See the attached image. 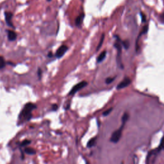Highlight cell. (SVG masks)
<instances>
[{"instance_id":"6da1fadb","label":"cell","mask_w":164,"mask_h":164,"mask_svg":"<svg viewBox=\"0 0 164 164\" xmlns=\"http://www.w3.org/2000/svg\"><path fill=\"white\" fill-rule=\"evenodd\" d=\"M36 108V105L34 103H29L26 104V105L25 106L23 110L21 112L19 117L20 118H23V119H26L27 121L29 120L32 117V114H31L32 111L34 110V109H35Z\"/></svg>"},{"instance_id":"7a4b0ae2","label":"cell","mask_w":164,"mask_h":164,"mask_svg":"<svg viewBox=\"0 0 164 164\" xmlns=\"http://www.w3.org/2000/svg\"><path fill=\"white\" fill-rule=\"evenodd\" d=\"M124 127L123 124H122V126H121V128H119V130L115 131L113 133L112 137L110 138V141L113 142V143H117L119 141V140L121 139V137L122 136V128Z\"/></svg>"},{"instance_id":"3957f363","label":"cell","mask_w":164,"mask_h":164,"mask_svg":"<svg viewBox=\"0 0 164 164\" xmlns=\"http://www.w3.org/2000/svg\"><path fill=\"white\" fill-rule=\"evenodd\" d=\"M87 85V82L85 81H82L81 82H80L78 84H76V85L74 86L72 88L71 90L70 91L69 95H74V94H76L78 91H79L80 90H81V88H83V87H85Z\"/></svg>"},{"instance_id":"277c9868","label":"cell","mask_w":164,"mask_h":164,"mask_svg":"<svg viewBox=\"0 0 164 164\" xmlns=\"http://www.w3.org/2000/svg\"><path fill=\"white\" fill-rule=\"evenodd\" d=\"M67 50H68V47L67 46H65V45L61 46L60 47H59V49L57 50V51H56L55 55H56V56L57 57V58L60 59V58H61L62 56H63V55H64V54H65V53L67 52Z\"/></svg>"},{"instance_id":"5b68a950","label":"cell","mask_w":164,"mask_h":164,"mask_svg":"<svg viewBox=\"0 0 164 164\" xmlns=\"http://www.w3.org/2000/svg\"><path fill=\"white\" fill-rule=\"evenodd\" d=\"M131 83V80L129 78H126L123 81H121V83H119V85H117V88L118 90H120V89H122V88H124L128 87L130 84Z\"/></svg>"},{"instance_id":"8992f818","label":"cell","mask_w":164,"mask_h":164,"mask_svg":"<svg viewBox=\"0 0 164 164\" xmlns=\"http://www.w3.org/2000/svg\"><path fill=\"white\" fill-rule=\"evenodd\" d=\"M5 20H6L7 25H8L9 26H10V27H13V24L12 23V16H13V14H12L11 12H5Z\"/></svg>"},{"instance_id":"52a82bcc","label":"cell","mask_w":164,"mask_h":164,"mask_svg":"<svg viewBox=\"0 0 164 164\" xmlns=\"http://www.w3.org/2000/svg\"><path fill=\"white\" fill-rule=\"evenodd\" d=\"M8 38L10 41H15L17 38V34L12 30H8Z\"/></svg>"},{"instance_id":"ba28073f","label":"cell","mask_w":164,"mask_h":164,"mask_svg":"<svg viewBox=\"0 0 164 164\" xmlns=\"http://www.w3.org/2000/svg\"><path fill=\"white\" fill-rule=\"evenodd\" d=\"M83 18H84V14H82L77 17V18L75 20V24L77 26H80L81 25V23L83 22Z\"/></svg>"},{"instance_id":"9c48e42d","label":"cell","mask_w":164,"mask_h":164,"mask_svg":"<svg viewBox=\"0 0 164 164\" xmlns=\"http://www.w3.org/2000/svg\"><path fill=\"white\" fill-rule=\"evenodd\" d=\"M106 55V51H104L102 52L101 54L99 55V56L97 57V62H101L105 58Z\"/></svg>"},{"instance_id":"30bf717a","label":"cell","mask_w":164,"mask_h":164,"mask_svg":"<svg viewBox=\"0 0 164 164\" xmlns=\"http://www.w3.org/2000/svg\"><path fill=\"white\" fill-rule=\"evenodd\" d=\"M96 142V138H92V139H90L89 141L87 143V147H92L94 146Z\"/></svg>"},{"instance_id":"8fae6325","label":"cell","mask_w":164,"mask_h":164,"mask_svg":"<svg viewBox=\"0 0 164 164\" xmlns=\"http://www.w3.org/2000/svg\"><path fill=\"white\" fill-rule=\"evenodd\" d=\"M25 153L28 155H35L36 153V151L34 150V149L30 148V147H26L25 149Z\"/></svg>"},{"instance_id":"7c38bea8","label":"cell","mask_w":164,"mask_h":164,"mask_svg":"<svg viewBox=\"0 0 164 164\" xmlns=\"http://www.w3.org/2000/svg\"><path fill=\"white\" fill-rule=\"evenodd\" d=\"M128 118H129V115L127 113H124L122 117V124L124 125V124L126 123V121H128Z\"/></svg>"},{"instance_id":"4fadbf2b","label":"cell","mask_w":164,"mask_h":164,"mask_svg":"<svg viewBox=\"0 0 164 164\" xmlns=\"http://www.w3.org/2000/svg\"><path fill=\"white\" fill-rule=\"evenodd\" d=\"M6 65L5 59H3V56H0V69H2L3 68H4Z\"/></svg>"},{"instance_id":"5bb4252c","label":"cell","mask_w":164,"mask_h":164,"mask_svg":"<svg viewBox=\"0 0 164 164\" xmlns=\"http://www.w3.org/2000/svg\"><path fill=\"white\" fill-rule=\"evenodd\" d=\"M104 38H105V34H103L101 37L100 42H99V44H98V46H97V50H96L97 51H98V50L100 49V47L102 46V44H103V41H104Z\"/></svg>"},{"instance_id":"9a60e30c","label":"cell","mask_w":164,"mask_h":164,"mask_svg":"<svg viewBox=\"0 0 164 164\" xmlns=\"http://www.w3.org/2000/svg\"><path fill=\"white\" fill-rule=\"evenodd\" d=\"M164 149V137H163L162 138V140H161V143H160V146L158 147L157 148V149H156V151H157L158 152V151H160L162 150V149Z\"/></svg>"},{"instance_id":"2e32d148","label":"cell","mask_w":164,"mask_h":164,"mask_svg":"<svg viewBox=\"0 0 164 164\" xmlns=\"http://www.w3.org/2000/svg\"><path fill=\"white\" fill-rule=\"evenodd\" d=\"M30 143H31V141H30V140H23V141L21 142V146H27V145H28V144H30Z\"/></svg>"},{"instance_id":"e0dca14e","label":"cell","mask_w":164,"mask_h":164,"mask_svg":"<svg viewBox=\"0 0 164 164\" xmlns=\"http://www.w3.org/2000/svg\"><path fill=\"white\" fill-rule=\"evenodd\" d=\"M113 108H109V109H108V110H106V111H105L103 112V115L104 116H107L108 115H109L110 114V112L112 111Z\"/></svg>"},{"instance_id":"ac0fdd59","label":"cell","mask_w":164,"mask_h":164,"mask_svg":"<svg viewBox=\"0 0 164 164\" xmlns=\"http://www.w3.org/2000/svg\"><path fill=\"white\" fill-rule=\"evenodd\" d=\"M147 30H148V26L147 25H146L145 26H144L143 29H142V31L140 33V35H142V34H146L147 32Z\"/></svg>"},{"instance_id":"d6986e66","label":"cell","mask_w":164,"mask_h":164,"mask_svg":"<svg viewBox=\"0 0 164 164\" xmlns=\"http://www.w3.org/2000/svg\"><path fill=\"white\" fill-rule=\"evenodd\" d=\"M122 45H123L124 47L126 49V50H128V47H129V42L128 41H124L122 42Z\"/></svg>"},{"instance_id":"ffe728a7","label":"cell","mask_w":164,"mask_h":164,"mask_svg":"<svg viewBox=\"0 0 164 164\" xmlns=\"http://www.w3.org/2000/svg\"><path fill=\"white\" fill-rule=\"evenodd\" d=\"M115 78H108L106 79V84H110L114 80Z\"/></svg>"},{"instance_id":"44dd1931","label":"cell","mask_w":164,"mask_h":164,"mask_svg":"<svg viewBox=\"0 0 164 164\" xmlns=\"http://www.w3.org/2000/svg\"><path fill=\"white\" fill-rule=\"evenodd\" d=\"M141 17H142V23H145L146 21V15L144 14H143V13H141Z\"/></svg>"},{"instance_id":"7402d4cb","label":"cell","mask_w":164,"mask_h":164,"mask_svg":"<svg viewBox=\"0 0 164 164\" xmlns=\"http://www.w3.org/2000/svg\"><path fill=\"white\" fill-rule=\"evenodd\" d=\"M37 74H38V76L39 78V79H41V74H42V71H41V69H38V72H37Z\"/></svg>"},{"instance_id":"603a6c76","label":"cell","mask_w":164,"mask_h":164,"mask_svg":"<svg viewBox=\"0 0 164 164\" xmlns=\"http://www.w3.org/2000/svg\"><path fill=\"white\" fill-rule=\"evenodd\" d=\"M58 107H59V106H58L57 105H53L52 106V110L55 111V110H56L58 109Z\"/></svg>"},{"instance_id":"cb8c5ba5","label":"cell","mask_w":164,"mask_h":164,"mask_svg":"<svg viewBox=\"0 0 164 164\" xmlns=\"http://www.w3.org/2000/svg\"><path fill=\"white\" fill-rule=\"evenodd\" d=\"M160 20H161L162 23H164V12L160 16Z\"/></svg>"},{"instance_id":"d4e9b609","label":"cell","mask_w":164,"mask_h":164,"mask_svg":"<svg viewBox=\"0 0 164 164\" xmlns=\"http://www.w3.org/2000/svg\"><path fill=\"white\" fill-rule=\"evenodd\" d=\"M48 56H49V57H52V56H53V54H52V52L50 51V52H49V53H48Z\"/></svg>"},{"instance_id":"484cf974","label":"cell","mask_w":164,"mask_h":164,"mask_svg":"<svg viewBox=\"0 0 164 164\" xmlns=\"http://www.w3.org/2000/svg\"><path fill=\"white\" fill-rule=\"evenodd\" d=\"M47 1H51V0H47Z\"/></svg>"}]
</instances>
